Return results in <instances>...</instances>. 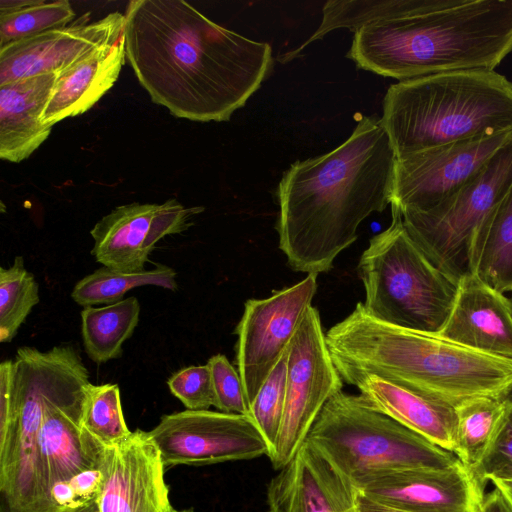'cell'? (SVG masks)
Segmentation results:
<instances>
[{
  "label": "cell",
  "instance_id": "35",
  "mask_svg": "<svg viewBox=\"0 0 512 512\" xmlns=\"http://www.w3.org/2000/svg\"><path fill=\"white\" fill-rule=\"evenodd\" d=\"M474 512H511V510L499 490L494 487L492 491L484 495Z\"/></svg>",
  "mask_w": 512,
  "mask_h": 512
},
{
  "label": "cell",
  "instance_id": "26",
  "mask_svg": "<svg viewBox=\"0 0 512 512\" xmlns=\"http://www.w3.org/2000/svg\"><path fill=\"white\" fill-rule=\"evenodd\" d=\"M145 285L175 291L176 271L163 264L140 273H122L103 266L79 280L71 297L84 308L98 304L109 305L121 301L129 290Z\"/></svg>",
  "mask_w": 512,
  "mask_h": 512
},
{
  "label": "cell",
  "instance_id": "38",
  "mask_svg": "<svg viewBox=\"0 0 512 512\" xmlns=\"http://www.w3.org/2000/svg\"><path fill=\"white\" fill-rule=\"evenodd\" d=\"M39 0H0V13L18 11L36 4Z\"/></svg>",
  "mask_w": 512,
  "mask_h": 512
},
{
  "label": "cell",
  "instance_id": "40",
  "mask_svg": "<svg viewBox=\"0 0 512 512\" xmlns=\"http://www.w3.org/2000/svg\"><path fill=\"white\" fill-rule=\"evenodd\" d=\"M167 512H193V511H190V510H177V509L171 507Z\"/></svg>",
  "mask_w": 512,
  "mask_h": 512
},
{
  "label": "cell",
  "instance_id": "39",
  "mask_svg": "<svg viewBox=\"0 0 512 512\" xmlns=\"http://www.w3.org/2000/svg\"><path fill=\"white\" fill-rule=\"evenodd\" d=\"M67 512H99V509H98L97 501H95V502H93L89 505H86L84 507H81V508H78L75 510H71V511H67Z\"/></svg>",
  "mask_w": 512,
  "mask_h": 512
},
{
  "label": "cell",
  "instance_id": "28",
  "mask_svg": "<svg viewBox=\"0 0 512 512\" xmlns=\"http://www.w3.org/2000/svg\"><path fill=\"white\" fill-rule=\"evenodd\" d=\"M81 427L104 446L114 445L127 438L129 430L123 415L120 390L117 384H90L81 417Z\"/></svg>",
  "mask_w": 512,
  "mask_h": 512
},
{
  "label": "cell",
  "instance_id": "33",
  "mask_svg": "<svg viewBox=\"0 0 512 512\" xmlns=\"http://www.w3.org/2000/svg\"><path fill=\"white\" fill-rule=\"evenodd\" d=\"M478 479L483 485L492 479L512 480V411Z\"/></svg>",
  "mask_w": 512,
  "mask_h": 512
},
{
  "label": "cell",
  "instance_id": "22",
  "mask_svg": "<svg viewBox=\"0 0 512 512\" xmlns=\"http://www.w3.org/2000/svg\"><path fill=\"white\" fill-rule=\"evenodd\" d=\"M125 59L122 35L115 44L96 49L58 73L42 121L54 126L66 118L85 113L113 87Z\"/></svg>",
  "mask_w": 512,
  "mask_h": 512
},
{
  "label": "cell",
  "instance_id": "9",
  "mask_svg": "<svg viewBox=\"0 0 512 512\" xmlns=\"http://www.w3.org/2000/svg\"><path fill=\"white\" fill-rule=\"evenodd\" d=\"M319 311L310 306L288 349L285 407L277 440L268 454L275 470L292 460L327 401L342 391Z\"/></svg>",
  "mask_w": 512,
  "mask_h": 512
},
{
  "label": "cell",
  "instance_id": "37",
  "mask_svg": "<svg viewBox=\"0 0 512 512\" xmlns=\"http://www.w3.org/2000/svg\"><path fill=\"white\" fill-rule=\"evenodd\" d=\"M490 482L499 490L512 512V480L492 479Z\"/></svg>",
  "mask_w": 512,
  "mask_h": 512
},
{
  "label": "cell",
  "instance_id": "8",
  "mask_svg": "<svg viewBox=\"0 0 512 512\" xmlns=\"http://www.w3.org/2000/svg\"><path fill=\"white\" fill-rule=\"evenodd\" d=\"M511 188L512 138L435 208L400 210L403 224L429 260L460 281L473 273L474 243L481 224Z\"/></svg>",
  "mask_w": 512,
  "mask_h": 512
},
{
  "label": "cell",
  "instance_id": "11",
  "mask_svg": "<svg viewBox=\"0 0 512 512\" xmlns=\"http://www.w3.org/2000/svg\"><path fill=\"white\" fill-rule=\"evenodd\" d=\"M317 291V276L274 291L263 299H248L236 327V363L248 405L288 349Z\"/></svg>",
  "mask_w": 512,
  "mask_h": 512
},
{
  "label": "cell",
  "instance_id": "29",
  "mask_svg": "<svg viewBox=\"0 0 512 512\" xmlns=\"http://www.w3.org/2000/svg\"><path fill=\"white\" fill-rule=\"evenodd\" d=\"M74 17L75 12L67 0H39L21 10L0 13V46L67 26Z\"/></svg>",
  "mask_w": 512,
  "mask_h": 512
},
{
  "label": "cell",
  "instance_id": "36",
  "mask_svg": "<svg viewBox=\"0 0 512 512\" xmlns=\"http://www.w3.org/2000/svg\"><path fill=\"white\" fill-rule=\"evenodd\" d=\"M360 511L361 512H408L404 510L395 509L389 506L382 505L378 502L372 501L363 495L360 497Z\"/></svg>",
  "mask_w": 512,
  "mask_h": 512
},
{
  "label": "cell",
  "instance_id": "3",
  "mask_svg": "<svg viewBox=\"0 0 512 512\" xmlns=\"http://www.w3.org/2000/svg\"><path fill=\"white\" fill-rule=\"evenodd\" d=\"M512 51V0H412L398 17L354 33L347 57L399 81L494 70Z\"/></svg>",
  "mask_w": 512,
  "mask_h": 512
},
{
  "label": "cell",
  "instance_id": "24",
  "mask_svg": "<svg viewBox=\"0 0 512 512\" xmlns=\"http://www.w3.org/2000/svg\"><path fill=\"white\" fill-rule=\"evenodd\" d=\"M473 273L502 293L512 292V188L477 232Z\"/></svg>",
  "mask_w": 512,
  "mask_h": 512
},
{
  "label": "cell",
  "instance_id": "23",
  "mask_svg": "<svg viewBox=\"0 0 512 512\" xmlns=\"http://www.w3.org/2000/svg\"><path fill=\"white\" fill-rule=\"evenodd\" d=\"M455 410L454 454L478 479L479 472L492 453L512 411V399L509 396L475 397L463 401Z\"/></svg>",
  "mask_w": 512,
  "mask_h": 512
},
{
  "label": "cell",
  "instance_id": "14",
  "mask_svg": "<svg viewBox=\"0 0 512 512\" xmlns=\"http://www.w3.org/2000/svg\"><path fill=\"white\" fill-rule=\"evenodd\" d=\"M98 467L99 512H167L172 507L165 466L148 432L137 429L124 440L103 446Z\"/></svg>",
  "mask_w": 512,
  "mask_h": 512
},
{
  "label": "cell",
  "instance_id": "25",
  "mask_svg": "<svg viewBox=\"0 0 512 512\" xmlns=\"http://www.w3.org/2000/svg\"><path fill=\"white\" fill-rule=\"evenodd\" d=\"M140 316V303L134 296L103 307L81 311V331L85 352L97 364L122 356L123 343L134 333Z\"/></svg>",
  "mask_w": 512,
  "mask_h": 512
},
{
  "label": "cell",
  "instance_id": "21",
  "mask_svg": "<svg viewBox=\"0 0 512 512\" xmlns=\"http://www.w3.org/2000/svg\"><path fill=\"white\" fill-rule=\"evenodd\" d=\"M56 74H40L0 85V158L27 159L50 135L42 121Z\"/></svg>",
  "mask_w": 512,
  "mask_h": 512
},
{
  "label": "cell",
  "instance_id": "12",
  "mask_svg": "<svg viewBox=\"0 0 512 512\" xmlns=\"http://www.w3.org/2000/svg\"><path fill=\"white\" fill-rule=\"evenodd\" d=\"M511 138L512 131L397 158L391 204L399 210L435 208L473 178Z\"/></svg>",
  "mask_w": 512,
  "mask_h": 512
},
{
  "label": "cell",
  "instance_id": "20",
  "mask_svg": "<svg viewBox=\"0 0 512 512\" xmlns=\"http://www.w3.org/2000/svg\"><path fill=\"white\" fill-rule=\"evenodd\" d=\"M87 390L73 397L52 401L44 410L39 449L49 492L54 484L98 467L102 445L81 427Z\"/></svg>",
  "mask_w": 512,
  "mask_h": 512
},
{
  "label": "cell",
  "instance_id": "13",
  "mask_svg": "<svg viewBox=\"0 0 512 512\" xmlns=\"http://www.w3.org/2000/svg\"><path fill=\"white\" fill-rule=\"evenodd\" d=\"M203 211L202 206L186 207L176 199L162 204L133 202L118 206L90 231L94 241L91 254L109 269L143 272L156 243L187 230L192 218Z\"/></svg>",
  "mask_w": 512,
  "mask_h": 512
},
{
  "label": "cell",
  "instance_id": "34",
  "mask_svg": "<svg viewBox=\"0 0 512 512\" xmlns=\"http://www.w3.org/2000/svg\"><path fill=\"white\" fill-rule=\"evenodd\" d=\"M68 481L82 507L97 501L102 487V472L99 467L84 470Z\"/></svg>",
  "mask_w": 512,
  "mask_h": 512
},
{
  "label": "cell",
  "instance_id": "41",
  "mask_svg": "<svg viewBox=\"0 0 512 512\" xmlns=\"http://www.w3.org/2000/svg\"><path fill=\"white\" fill-rule=\"evenodd\" d=\"M508 396L512 399V390H511V392L508 394Z\"/></svg>",
  "mask_w": 512,
  "mask_h": 512
},
{
  "label": "cell",
  "instance_id": "7",
  "mask_svg": "<svg viewBox=\"0 0 512 512\" xmlns=\"http://www.w3.org/2000/svg\"><path fill=\"white\" fill-rule=\"evenodd\" d=\"M306 441L357 488L383 473L443 467L456 455L372 407L361 395L340 391L324 405Z\"/></svg>",
  "mask_w": 512,
  "mask_h": 512
},
{
  "label": "cell",
  "instance_id": "6",
  "mask_svg": "<svg viewBox=\"0 0 512 512\" xmlns=\"http://www.w3.org/2000/svg\"><path fill=\"white\" fill-rule=\"evenodd\" d=\"M391 214L389 227L370 239L359 259L363 306L380 322L438 334L454 305L459 281L429 260L393 204Z\"/></svg>",
  "mask_w": 512,
  "mask_h": 512
},
{
  "label": "cell",
  "instance_id": "18",
  "mask_svg": "<svg viewBox=\"0 0 512 512\" xmlns=\"http://www.w3.org/2000/svg\"><path fill=\"white\" fill-rule=\"evenodd\" d=\"M343 382L354 385L366 401L410 430L454 453L456 410L451 404L390 377L336 366Z\"/></svg>",
  "mask_w": 512,
  "mask_h": 512
},
{
  "label": "cell",
  "instance_id": "27",
  "mask_svg": "<svg viewBox=\"0 0 512 512\" xmlns=\"http://www.w3.org/2000/svg\"><path fill=\"white\" fill-rule=\"evenodd\" d=\"M39 302V284L34 275L25 268L22 256H16L10 267H0L1 343L12 341Z\"/></svg>",
  "mask_w": 512,
  "mask_h": 512
},
{
  "label": "cell",
  "instance_id": "31",
  "mask_svg": "<svg viewBox=\"0 0 512 512\" xmlns=\"http://www.w3.org/2000/svg\"><path fill=\"white\" fill-rule=\"evenodd\" d=\"M207 365L213 385V406L221 412L249 416V405L238 370L223 354L212 356Z\"/></svg>",
  "mask_w": 512,
  "mask_h": 512
},
{
  "label": "cell",
  "instance_id": "32",
  "mask_svg": "<svg viewBox=\"0 0 512 512\" xmlns=\"http://www.w3.org/2000/svg\"><path fill=\"white\" fill-rule=\"evenodd\" d=\"M167 385L188 410H208L214 405L211 373L207 364L177 371L168 379Z\"/></svg>",
  "mask_w": 512,
  "mask_h": 512
},
{
  "label": "cell",
  "instance_id": "30",
  "mask_svg": "<svg viewBox=\"0 0 512 512\" xmlns=\"http://www.w3.org/2000/svg\"><path fill=\"white\" fill-rule=\"evenodd\" d=\"M288 349L249 406V416L266 440L269 452L277 440L284 414Z\"/></svg>",
  "mask_w": 512,
  "mask_h": 512
},
{
  "label": "cell",
  "instance_id": "5",
  "mask_svg": "<svg viewBox=\"0 0 512 512\" xmlns=\"http://www.w3.org/2000/svg\"><path fill=\"white\" fill-rule=\"evenodd\" d=\"M397 158L512 131V82L494 70L438 73L392 84L380 118Z\"/></svg>",
  "mask_w": 512,
  "mask_h": 512
},
{
  "label": "cell",
  "instance_id": "15",
  "mask_svg": "<svg viewBox=\"0 0 512 512\" xmlns=\"http://www.w3.org/2000/svg\"><path fill=\"white\" fill-rule=\"evenodd\" d=\"M90 13L69 26L54 28L0 46V85L40 74H58L123 35L125 15L111 12L88 23Z\"/></svg>",
  "mask_w": 512,
  "mask_h": 512
},
{
  "label": "cell",
  "instance_id": "2",
  "mask_svg": "<svg viewBox=\"0 0 512 512\" xmlns=\"http://www.w3.org/2000/svg\"><path fill=\"white\" fill-rule=\"evenodd\" d=\"M396 164L381 119L361 116L338 147L290 165L277 189L276 226L289 266L316 276L329 271L362 221L391 204Z\"/></svg>",
  "mask_w": 512,
  "mask_h": 512
},
{
  "label": "cell",
  "instance_id": "1",
  "mask_svg": "<svg viewBox=\"0 0 512 512\" xmlns=\"http://www.w3.org/2000/svg\"><path fill=\"white\" fill-rule=\"evenodd\" d=\"M126 59L151 100L175 117L228 121L269 76L271 46L227 29L182 0H131Z\"/></svg>",
  "mask_w": 512,
  "mask_h": 512
},
{
  "label": "cell",
  "instance_id": "4",
  "mask_svg": "<svg viewBox=\"0 0 512 512\" xmlns=\"http://www.w3.org/2000/svg\"><path fill=\"white\" fill-rule=\"evenodd\" d=\"M335 366L380 374L456 407L512 390V361L477 352L437 334L380 322L363 303L326 332Z\"/></svg>",
  "mask_w": 512,
  "mask_h": 512
},
{
  "label": "cell",
  "instance_id": "42",
  "mask_svg": "<svg viewBox=\"0 0 512 512\" xmlns=\"http://www.w3.org/2000/svg\"><path fill=\"white\" fill-rule=\"evenodd\" d=\"M510 300H511V303H512V297L510 298Z\"/></svg>",
  "mask_w": 512,
  "mask_h": 512
},
{
  "label": "cell",
  "instance_id": "19",
  "mask_svg": "<svg viewBox=\"0 0 512 512\" xmlns=\"http://www.w3.org/2000/svg\"><path fill=\"white\" fill-rule=\"evenodd\" d=\"M480 353L512 361V303L475 273L459 281L448 319L437 334Z\"/></svg>",
  "mask_w": 512,
  "mask_h": 512
},
{
  "label": "cell",
  "instance_id": "10",
  "mask_svg": "<svg viewBox=\"0 0 512 512\" xmlns=\"http://www.w3.org/2000/svg\"><path fill=\"white\" fill-rule=\"evenodd\" d=\"M148 433L164 466L210 465L269 454L266 440L248 415L186 409L163 415Z\"/></svg>",
  "mask_w": 512,
  "mask_h": 512
},
{
  "label": "cell",
  "instance_id": "17",
  "mask_svg": "<svg viewBox=\"0 0 512 512\" xmlns=\"http://www.w3.org/2000/svg\"><path fill=\"white\" fill-rule=\"evenodd\" d=\"M267 486L269 512H361V493L308 441Z\"/></svg>",
  "mask_w": 512,
  "mask_h": 512
},
{
  "label": "cell",
  "instance_id": "16",
  "mask_svg": "<svg viewBox=\"0 0 512 512\" xmlns=\"http://www.w3.org/2000/svg\"><path fill=\"white\" fill-rule=\"evenodd\" d=\"M483 485L458 458L443 467L391 471L365 480L361 495L408 512H474L484 497Z\"/></svg>",
  "mask_w": 512,
  "mask_h": 512
}]
</instances>
